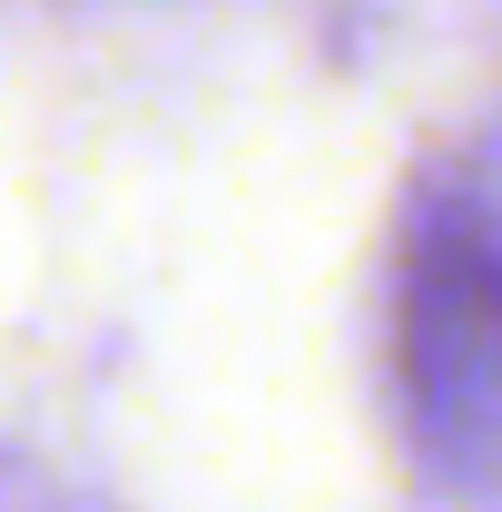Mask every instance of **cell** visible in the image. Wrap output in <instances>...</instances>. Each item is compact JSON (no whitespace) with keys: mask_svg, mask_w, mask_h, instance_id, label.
<instances>
[{"mask_svg":"<svg viewBox=\"0 0 502 512\" xmlns=\"http://www.w3.org/2000/svg\"><path fill=\"white\" fill-rule=\"evenodd\" d=\"M414 375L424 404L473 444L502 434V276L483 256H434L414 286Z\"/></svg>","mask_w":502,"mask_h":512,"instance_id":"6da1fadb","label":"cell"}]
</instances>
